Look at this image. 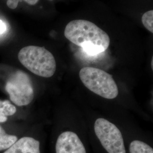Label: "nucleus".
<instances>
[{
	"label": "nucleus",
	"instance_id": "f257e3e1",
	"mask_svg": "<svg viewBox=\"0 0 153 153\" xmlns=\"http://www.w3.org/2000/svg\"><path fill=\"white\" fill-rule=\"evenodd\" d=\"M64 36L93 56L105 51L110 44L108 35L93 22L86 20L76 19L69 22L65 28Z\"/></svg>",
	"mask_w": 153,
	"mask_h": 153
},
{
	"label": "nucleus",
	"instance_id": "f03ea898",
	"mask_svg": "<svg viewBox=\"0 0 153 153\" xmlns=\"http://www.w3.org/2000/svg\"><path fill=\"white\" fill-rule=\"evenodd\" d=\"M18 57L23 65L38 76L51 77L56 70L53 55L44 47L26 46L20 50Z\"/></svg>",
	"mask_w": 153,
	"mask_h": 153
},
{
	"label": "nucleus",
	"instance_id": "7ed1b4c3",
	"mask_svg": "<svg viewBox=\"0 0 153 153\" xmlns=\"http://www.w3.org/2000/svg\"><path fill=\"white\" fill-rule=\"evenodd\" d=\"M83 84L91 91L103 98L113 99L117 97L119 90L112 76L102 69L84 67L79 73Z\"/></svg>",
	"mask_w": 153,
	"mask_h": 153
},
{
	"label": "nucleus",
	"instance_id": "20e7f679",
	"mask_svg": "<svg viewBox=\"0 0 153 153\" xmlns=\"http://www.w3.org/2000/svg\"><path fill=\"white\" fill-rule=\"evenodd\" d=\"M5 90L11 101L18 106L30 104L34 97L32 81L27 74L21 71H16L9 78Z\"/></svg>",
	"mask_w": 153,
	"mask_h": 153
},
{
	"label": "nucleus",
	"instance_id": "39448f33",
	"mask_svg": "<svg viewBox=\"0 0 153 153\" xmlns=\"http://www.w3.org/2000/svg\"><path fill=\"white\" fill-rule=\"evenodd\" d=\"M95 133L104 149L108 153H126L124 140L118 128L103 118L94 124Z\"/></svg>",
	"mask_w": 153,
	"mask_h": 153
},
{
	"label": "nucleus",
	"instance_id": "423d86ee",
	"mask_svg": "<svg viewBox=\"0 0 153 153\" xmlns=\"http://www.w3.org/2000/svg\"><path fill=\"white\" fill-rule=\"evenodd\" d=\"M56 153H86V149L76 133L71 131L62 133L57 139Z\"/></svg>",
	"mask_w": 153,
	"mask_h": 153
},
{
	"label": "nucleus",
	"instance_id": "0eeeda50",
	"mask_svg": "<svg viewBox=\"0 0 153 153\" xmlns=\"http://www.w3.org/2000/svg\"><path fill=\"white\" fill-rule=\"evenodd\" d=\"M2 153H41L40 143L33 137H21Z\"/></svg>",
	"mask_w": 153,
	"mask_h": 153
},
{
	"label": "nucleus",
	"instance_id": "6e6552de",
	"mask_svg": "<svg viewBox=\"0 0 153 153\" xmlns=\"http://www.w3.org/2000/svg\"><path fill=\"white\" fill-rule=\"evenodd\" d=\"M18 140L16 136L7 134L0 126V152L10 148Z\"/></svg>",
	"mask_w": 153,
	"mask_h": 153
},
{
	"label": "nucleus",
	"instance_id": "1a4fd4ad",
	"mask_svg": "<svg viewBox=\"0 0 153 153\" xmlns=\"http://www.w3.org/2000/svg\"><path fill=\"white\" fill-rule=\"evenodd\" d=\"M16 107L9 100H0V123H4L7 120V116H12L16 112Z\"/></svg>",
	"mask_w": 153,
	"mask_h": 153
},
{
	"label": "nucleus",
	"instance_id": "9d476101",
	"mask_svg": "<svg viewBox=\"0 0 153 153\" xmlns=\"http://www.w3.org/2000/svg\"><path fill=\"white\" fill-rule=\"evenodd\" d=\"M129 153H153V149L145 142L134 140L129 145Z\"/></svg>",
	"mask_w": 153,
	"mask_h": 153
},
{
	"label": "nucleus",
	"instance_id": "9b49d317",
	"mask_svg": "<svg viewBox=\"0 0 153 153\" xmlns=\"http://www.w3.org/2000/svg\"><path fill=\"white\" fill-rule=\"evenodd\" d=\"M142 23L149 31L153 33V10L145 13L142 16Z\"/></svg>",
	"mask_w": 153,
	"mask_h": 153
},
{
	"label": "nucleus",
	"instance_id": "f8f14e48",
	"mask_svg": "<svg viewBox=\"0 0 153 153\" xmlns=\"http://www.w3.org/2000/svg\"><path fill=\"white\" fill-rule=\"evenodd\" d=\"M20 0H7V5L11 9H15L17 7Z\"/></svg>",
	"mask_w": 153,
	"mask_h": 153
},
{
	"label": "nucleus",
	"instance_id": "ddd939ff",
	"mask_svg": "<svg viewBox=\"0 0 153 153\" xmlns=\"http://www.w3.org/2000/svg\"><path fill=\"white\" fill-rule=\"evenodd\" d=\"M6 30V25L5 23L0 19V35L2 34Z\"/></svg>",
	"mask_w": 153,
	"mask_h": 153
},
{
	"label": "nucleus",
	"instance_id": "4468645a",
	"mask_svg": "<svg viewBox=\"0 0 153 153\" xmlns=\"http://www.w3.org/2000/svg\"><path fill=\"white\" fill-rule=\"evenodd\" d=\"M26 3H27L28 5H35L38 2L39 0H22Z\"/></svg>",
	"mask_w": 153,
	"mask_h": 153
},
{
	"label": "nucleus",
	"instance_id": "2eb2a0df",
	"mask_svg": "<svg viewBox=\"0 0 153 153\" xmlns=\"http://www.w3.org/2000/svg\"><path fill=\"white\" fill-rule=\"evenodd\" d=\"M152 69L153 68V59H152Z\"/></svg>",
	"mask_w": 153,
	"mask_h": 153
},
{
	"label": "nucleus",
	"instance_id": "dca6fc26",
	"mask_svg": "<svg viewBox=\"0 0 153 153\" xmlns=\"http://www.w3.org/2000/svg\"><path fill=\"white\" fill-rule=\"evenodd\" d=\"M51 1H52V0H51Z\"/></svg>",
	"mask_w": 153,
	"mask_h": 153
}]
</instances>
